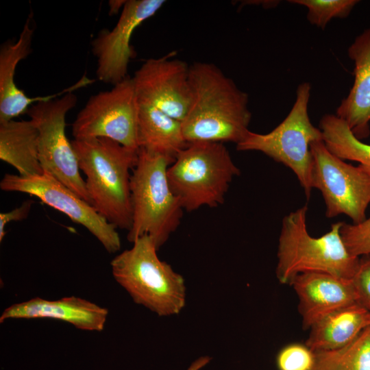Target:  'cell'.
<instances>
[{
    "instance_id": "9c48e42d",
    "label": "cell",
    "mask_w": 370,
    "mask_h": 370,
    "mask_svg": "<svg viewBox=\"0 0 370 370\" xmlns=\"http://www.w3.org/2000/svg\"><path fill=\"white\" fill-rule=\"evenodd\" d=\"M312 156V186L324 199L328 218L343 214L353 223L363 221L370 204V175L332 153L323 140L310 147Z\"/></svg>"
},
{
    "instance_id": "7402d4cb",
    "label": "cell",
    "mask_w": 370,
    "mask_h": 370,
    "mask_svg": "<svg viewBox=\"0 0 370 370\" xmlns=\"http://www.w3.org/2000/svg\"><path fill=\"white\" fill-rule=\"evenodd\" d=\"M313 352L312 370H370V326L341 348Z\"/></svg>"
},
{
    "instance_id": "277c9868",
    "label": "cell",
    "mask_w": 370,
    "mask_h": 370,
    "mask_svg": "<svg viewBox=\"0 0 370 370\" xmlns=\"http://www.w3.org/2000/svg\"><path fill=\"white\" fill-rule=\"evenodd\" d=\"M152 238L143 236L110 262L116 282L133 301L160 317L180 312L186 303L184 278L161 260Z\"/></svg>"
},
{
    "instance_id": "5bb4252c",
    "label": "cell",
    "mask_w": 370,
    "mask_h": 370,
    "mask_svg": "<svg viewBox=\"0 0 370 370\" xmlns=\"http://www.w3.org/2000/svg\"><path fill=\"white\" fill-rule=\"evenodd\" d=\"M291 285L298 297L305 329L336 310L358 303L352 279L310 272L298 275Z\"/></svg>"
},
{
    "instance_id": "d4e9b609",
    "label": "cell",
    "mask_w": 370,
    "mask_h": 370,
    "mask_svg": "<svg viewBox=\"0 0 370 370\" xmlns=\"http://www.w3.org/2000/svg\"><path fill=\"white\" fill-rule=\"evenodd\" d=\"M276 363L279 370H312L314 352L306 345L290 344L278 353Z\"/></svg>"
},
{
    "instance_id": "8fae6325",
    "label": "cell",
    "mask_w": 370,
    "mask_h": 370,
    "mask_svg": "<svg viewBox=\"0 0 370 370\" xmlns=\"http://www.w3.org/2000/svg\"><path fill=\"white\" fill-rule=\"evenodd\" d=\"M2 190L20 192L40 199L64 213L74 223L86 228L112 254L121 249L116 227L100 215L95 208L52 175L21 176L7 173L0 182Z\"/></svg>"
},
{
    "instance_id": "6da1fadb",
    "label": "cell",
    "mask_w": 370,
    "mask_h": 370,
    "mask_svg": "<svg viewBox=\"0 0 370 370\" xmlns=\"http://www.w3.org/2000/svg\"><path fill=\"white\" fill-rule=\"evenodd\" d=\"M189 82L190 103L182 122L187 143L241 142L251 119L248 95L212 63L192 64Z\"/></svg>"
},
{
    "instance_id": "9a60e30c",
    "label": "cell",
    "mask_w": 370,
    "mask_h": 370,
    "mask_svg": "<svg viewBox=\"0 0 370 370\" xmlns=\"http://www.w3.org/2000/svg\"><path fill=\"white\" fill-rule=\"evenodd\" d=\"M108 310L82 297L70 296L57 300L34 297L14 304L0 316V323L11 319H53L65 321L84 331L103 330Z\"/></svg>"
},
{
    "instance_id": "4316f807",
    "label": "cell",
    "mask_w": 370,
    "mask_h": 370,
    "mask_svg": "<svg viewBox=\"0 0 370 370\" xmlns=\"http://www.w3.org/2000/svg\"><path fill=\"white\" fill-rule=\"evenodd\" d=\"M33 204V200L27 199L20 206L12 210L0 214V242L3 240L6 234L7 225L12 221H18L26 219L30 212Z\"/></svg>"
},
{
    "instance_id": "603a6c76",
    "label": "cell",
    "mask_w": 370,
    "mask_h": 370,
    "mask_svg": "<svg viewBox=\"0 0 370 370\" xmlns=\"http://www.w3.org/2000/svg\"><path fill=\"white\" fill-rule=\"evenodd\" d=\"M308 9L307 19L310 24L323 29L334 18L347 17L358 0H291Z\"/></svg>"
},
{
    "instance_id": "30bf717a",
    "label": "cell",
    "mask_w": 370,
    "mask_h": 370,
    "mask_svg": "<svg viewBox=\"0 0 370 370\" xmlns=\"http://www.w3.org/2000/svg\"><path fill=\"white\" fill-rule=\"evenodd\" d=\"M74 139L107 138L132 149L138 145V102L132 77L91 96L72 124Z\"/></svg>"
},
{
    "instance_id": "cb8c5ba5",
    "label": "cell",
    "mask_w": 370,
    "mask_h": 370,
    "mask_svg": "<svg viewBox=\"0 0 370 370\" xmlns=\"http://www.w3.org/2000/svg\"><path fill=\"white\" fill-rule=\"evenodd\" d=\"M340 232L352 256L361 257L370 254V217L356 224L343 222Z\"/></svg>"
},
{
    "instance_id": "e0dca14e",
    "label": "cell",
    "mask_w": 370,
    "mask_h": 370,
    "mask_svg": "<svg viewBox=\"0 0 370 370\" xmlns=\"http://www.w3.org/2000/svg\"><path fill=\"white\" fill-rule=\"evenodd\" d=\"M34 28L32 18L27 19L18 39L13 42H5L0 49V123L13 120L14 118L27 113L34 103L56 98L57 95H64L67 89L57 94L29 97L14 82V75L17 64L26 58L32 51Z\"/></svg>"
},
{
    "instance_id": "d6986e66",
    "label": "cell",
    "mask_w": 370,
    "mask_h": 370,
    "mask_svg": "<svg viewBox=\"0 0 370 370\" xmlns=\"http://www.w3.org/2000/svg\"><path fill=\"white\" fill-rule=\"evenodd\" d=\"M138 149L162 155L173 162L188 143L181 121L138 102Z\"/></svg>"
},
{
    "instance_id": "ac0fdd59",
    "label": "cell",
    "mask_w": 370,
    "mask_h": 370,
    "mask_svg": "<svg viewBox=\"0 0 370 370\" xmlns=\"http://www.w3.org/2000/svg\"><path fill=\"white\" fill-rule=\"evenodd\" d=\"M370 326V310L359 304L336 310L310 328L306 345L312 352L341 348Z\"/></svg>"
},
{
    "instance_id": "83f0119b",
    "label": "cell",
    "mask_w": 370,
    "mask_h": 370,
    "mask_svg": "<svg viewBox=\"0 0 370 370\" xmlns=\"http://www.w3.org/2000/svg\"><path fill=\"white\" fill-rule=\"evenodd\" d=\"M211 359L208 356H200L190 364L187 370H200L206 366Z\"/></svg>"
},
{
    "instance_id": "484cf974",
    "label": "cell",
    "mask_w": 370,
    "mask_h": 370,
    "mask_svg": "<svg viewBox=\"0 0 370 370\" xmlns=\"http://www.w3.org/2000/svg\"><path fill=\"white\" fill-rule=\"evenodd\" d=\"M352 280L358 304L370 310V254L359 258L357 270Z\"/></svg>"
},
{
    "instance_id": "2e32d148",
    "label": "cell",
    "mask_w": 370,
    "mask_h": 370,
    "mask_svg": "<svg viewBox=\"0 0 370 370\" xmlns=\"http://www.w3.org/2000/svg\"><path fill=\"white\" fill-rule=\"evenodd\" d=\"M347 53L354 63V82L336 115L362 140L370 135V27L356 36Z\"/></svg>"
},
{
    "instance_id": "ffe728a7",
    "label": "cell",
    "mask_w": 370,
    "mask_h": 370,
    "mask_svg": "<svg viewBox=\"0 0 370 370\" xmlns=\"http://www.w3.org/2000/svg\"><path fill=\"white\" fill-rule=\"evenodd\" d=\"M0 159L21 176L44 173L38 156V131L31 120L0 123Z\"/></svg>"
},
{
    "instance_id": "7a4b0ae2",
    "label": "cell",
    "mask_w": 370,
    "mask_h": 370,
    "mask_svg": "<svg viewBox=\"0 0 370 370\" xmlns=\"http://www.w3.org/2000/svg\"><path fill=\"white\" fill-rule=\"evenodd\" d=\"M79 169L86 175L91 205L117 228L132 225L130 169L135 166L138 149L107 138L71 141Z\"/></svg>"
},
{
    "instance_id": "52a82bcc",
    "label": "cell",
    "mask_w": 370,
    "mask_h": 370,
    "mask_svg": "<svg viewBox=\"0 0 370 370\" xmlns=\"http://www.w3.org/2000/svg\"><path fill=\"white\" fill-rule=\"evenodd\" d=\"M311 86L300 84L295 102L286 118L272 131L258 134L250 130L238 144V151H257L293 171L305 195L309 198L312 189L311 145L323 140L321 130L310 121L308 103Z\"/></svg>"
},
{
    "instance_id": "44dd1931",
    "label": "cell",
    "mask_w": 370,
    "mask_h": 370,
    "mask_svg": "<svg viewBox=\"0 0 370 370\" xmlns=\"http://www.w3.org/2000/svg\"><path fill=\"white\" fill-rule=\"evenodd\" d=\"M319 129L327 149L343 160L359 162L370 175V144L357 138L345 121L336 114L321 119Z\"/></svg>"
},
{
    "instance_id": "ba28073f",
    "label": "cell",
    "mask_w": 370,
    "mask_h": 370,
    "mask_svg": "<svg viewBox=\"0 0 370 370\" xmlns=\"http://www.w3.org/2000/svg\"><path fill=\"white\" fill-rule=\"evenodd\" d=\"M76 103L77 97L69 92L60 98L32 105L27 113L38 131V156L43 171L91 205L76 154L65 133L66 114Z\"/></svg>"
},
{
    "instance_id": "3957f363",
    "label": "cell",
    "mask_w": 370,
    "mask_h": 370,
    "mask_svg": "<svg viewBox=\"0 0 370 370\" xmlns=\"http://www.w3.org/2000/svg\"><path fill=\"white\" fill-rule=\"evenodd\" d=\"M307 211L304 206L283 218L277 254L278 281L291 285L298 275L310 272L352 279L360 257L352 256L343 243L340 232L343 222L333 223L328 232L313 237L307 229Z\"/></svg>"
},
{
    "instance_id": "7c38bea8",
    "label": "cell",
    "mask_w": 370,
    "mask_h": 370,
    "mask_svg": "<svg viewBox=\"0 0 370 370\" xmlns=\"http://www.w3.org/2000/svg\"><path fill=\"white\" fill-rule=\"evenodd\" d=\"M189 67L169 56L147 60L132 77L137 101L182 122L191 99Z\"/></svg>"
},
{
    "instance_id": "5b68a950",
    "label": "cell",
    "mask_w": 370,
    "mask_h": 370,
    "mask_svg": "<svg viewBox=\"0 0 370 370\" xmlns=\"http://www.w3.org/2000/svg\"><path fill=\"white\" fill-rule=\"evenodd\" d=\"M173 162L162 155L138 149L130 177L132 217L128 241L133 243L147 235L159 249L179 226L184 210L167 177Z\"/></svg>"
},
{
    "instance_id": "f1b7e54d",
    "label": "cell",
    "mask_w": 370,
    "mask_h": 370,
    "mask_svg": "<svg viewBox=\"0 0 370 370\" xmlns=\"http://www.w3.org/2000/svg\"><path fill=\"white\" fill-rule=\"evenodd\" d=\"M126 1H110V14H115L117 13L119 10L121 8H123Z\"/></svg>"
},
{
    "instance_id": "8992f818",
    "label": "cell",
    "mask_w": 370,
    "mask_h": 370,
    "mask_svg": "<svg viewBox=\"0 0 370 370\" xmlns=\"http://www.w3.org/2000/svg\"><path fill=\"white\" fill-rule=\"evenodd\" d=\"M239 174L223 143L212 142L188 143L167 170L170 187L188 212L222 204L231 182Z\"/></svg>"
},
{
    "instance_id": "4fadbf2b",
    "label": "cell",
    "mask_w": 370,
    "mask_h": 370,
    "mask_svg": "<svg viewBox=\"0 0 370 370\" xmlns=\"http://www.w3.org/2000/svg\"><path fill=\"white\" fill-rule=\"evenodd\" d=\"M165 3L164 0H129L112 30L102 29L92 42L97 59L96 75L99 80L115 85L124 79L134 57L130 45L135 29L155 15Z\"/></svg>"
}]
</instances>
